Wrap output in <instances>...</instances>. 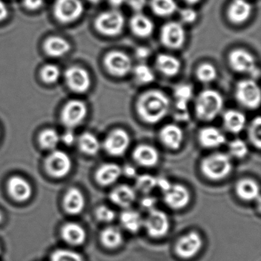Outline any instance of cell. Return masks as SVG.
Returning a JSON list of instances; mask_svg holds the SVG:
<instances>
[{"mask_svg": "<svg viewBox=\"0 0 261 261\" xmlns=\"http://www.w3.org/2000/svg\"><path fill=\"white\" fill-rule=\"evenodd\" d=\"M129 28L134 36L145 39L152 36L155 25L148 16L138 13H136L129 20Z\"/></svg>", "mask_w": 261, "mask_h": 261, "instance_id": "cell-25", "label": "cell"}, {"mask_svg": "<svg viewBox=\"0 0 261 261\" xmlns=\"http://www.w3.org/2000/svg\"><path fill=\"white\" fill-rule=\"evenodd\" d=\"M103 65L111 75L117 77H125L133 70L132 60L123 51H110L103 59Z\"/></svg>", "mask_w": 261, "mask_h": 261, "instance_id": "cell-7", "label": "cell"}, {"mask_svg": "<svg viewBox=\"0 0 261 261\" xmlns=\"http://www.w3.org/2000/svg\"><path fill=\"white\" fill-rule=\"evenodd\" d=\"M89 2H91V4H98V3H100L101 0H88Z\"/></svg>", "mask_w": 261, "mask_h": 261, "instance_id": "cell-56", "label": "cell"}, {"mask_svg": "<svg viewBox=\"0 0 261 261\" xmlns=\"http://www.w3.org/2000/svg\"><path fill=\"white\" fill-rule=\"evenodd\" d=\"M231 158L228 154L215 152L201 160V173L207 179L220 181L228 176L232 171Z\"/></svg>", "mask_w": 261, "mask_h": 261, "instance_id": "cell-3", "label": "cell"}, {"mask_svg": "<svg viewBox=\"0 0 261 261\" xmlns=\"http://www.w3.org/2000/svg\"><path fill=\"white\" fill-rule=\"evenodd\" d=\"M235 192L242 201H253L259 198V187L254 180L244 178L237 183Z\"/></svg>", "mask_w": 261, "mask_h": 261, "instance_id": "cell-28", "label": "cell"}, {"mask_svg": "<svg viewBox=\"0 0 261 261\" xmlns=\"http://www.w3.org/2000/svg\"><path fill=\"white\" fill-rule=\"evenodd\" d=\"M61 233L64 241L71 245H82L86 240V231L77 223H67L62 227Z\"/></svg>", "mask_w": 261, "mask_h": 261, "instance_id": "cell-29", "label": "cell"}, {"mask_svg": "<svg viewBox=\"0 0 261 261\" xmlns=\"http://www.w3.org/2000/svg\"><path fill=\"white\" fill-rule=\"evenodd\" d=\"M136 191H139L144 195H149L156 188V177L149 174L137 175L136 177Z\"/></svg>", "mask_w": 261, "mask_h": 261, "instance_id": "cell-37", "label": "cell"}, {"mask_svg": "<svg viewBox=\"0 0 261 261\" xmlns=\"http://www.w3.org/2000/svg\"><path fill=\"white\" fill-rule=\"evenodd\" d=\"M85 197L79 189L71 188L64 199V207L70 215H79L85 208Z\"/></svg>", "mask_w": 261, "mask_h": 261, "instance_id": "cell-30", "label": "cell"}, {"mask_svg": "<svg viewBox=\"0 0 261 261\" xmlns=\"http://www.w3.org/2000/svg\"><path fill=\"white\" fill-rule=\"evenodd\" d=\"M43 48L48 56L53 58H60L68 53L71 49V45L63 38L51 36L44 42Z\"/></svg>", "mask_w": 261, "mask_h": 261, "instance_id": "cell-31", "label": "cell"}, {"mask_svg": "<svg viewBox=\"0 0 261 261\" xmlns=\"http://www.w3.org/2000/svg\"><path fill=\"white\" fill-rule=\"evenodd\" d=\"M0 253H1V247H0Z\"/></svg>", "mask_w": 261, "mask_h": 261, "instance_id": "cell-58", "label": "cell"}, {"mask_svg": "<svg viewBox=\"0 0 261 261\" xmlns=\"http://www.w3.org/2000/svg\"><path fill=\"white\" fill-rule=\"evenodd\" d=\"M84 13V6L81 0H56L54 14L62 23H71L79 19Z\"/></svg>", "mask_w": 261, "mask_h": 261, "instance_id": "cell-10", "label": "cell"}, {"mask_svg": "<svg viewBox=\"0 0 261 261\" xmlns=\"http://www.w3.org/2000/svg\"><path fill=\"white\" fill-rule=\"evenodd\" d=\"M151 9L154 14L160 17H169L178 9L175 0H152Z\"/></svg>", "mask_w": 261, "mask_h": 261, "instance_id": "cell-35", "label": "cell"}, {"mask_svg": "<svg viewBox=\"0 0 261 261\" xmlns=\"http://www.w3.org/2000/svg\"><path fill=\"white\" fill-rule=\"evenodd\" d=\"M61 140L67 146H72L76 141V137L74 133L71 130L67 131L61 137Z\"/></svg>", "mask_w": 261, "mask_h": 261, "instance_id": "cell-49", "label": "cell"}, {"mask_svg": "<svg viewBox=\"0 0 261 261\" xmlns=\"http://www.w3.org/2000/svg\"><path fill=\"white\" fill-rule=\"evenodd\" d=\"M133 72L134 79L140 85H149L155 80L153 71L145 64H140L134 67Z\"/></svg>", "mask_w": 261, "mask_h": 261, "instance_id": "cell-39", "label": "cell"}, {"mask_svg": "<svg viewBox=\"0 0 261 261\" xmlns=\"http://www.w3.org/2000/svg\"><path fill=\"white\" fill-rule=\"evenodd\" d=\"M143 227L150 238H162L169 232L170 221L166 213L155 208L148 212L147 217L143 220Z\"/></svg>", "mask_w": 261, "mask_h": 261, "instance_id": "cell-6", "label": "cell"}, {"mask_svg": "<svg viewBox=\"0 0 261 261\" xmlns=\"http://www.w3.org/2000/svg\"><path fill=\"white\" fill-rule=\"evenodd\" d=\"M96 218L105 224L113 222L116 218V213L112 208L106 205H100L95 211Z\"/></svg>", "mask_w": 261, "mask_h": 261, "instance_id": "cell-44", "label": "cell"}, {"mask_svg": "<svg viewBox=\"0 0 261 261\" xmlns=\"http://www.w3.org/2000/svg\"><path fill=\"white\" fill-rule=\"evenodd\" d=\"M7 187L12 198L18 201H27L33 194L30 183L20 176L12 177L9 180Z\"/></svg>", "mask_w": 261, "mask_h": 261, "instance_id": "cell-24", "label": "cell"}, {"mask_svg": "<svg viewBox=\"0 0 261 261\" xmlns=\"http://www.w3.org/2000/svg\"><path fill=\"white\" fill-rule=\"evenodd\" d=\"M218 77V70L215 65L210 63H203L196 70V77L203 84L213 82Z\"/></svg>", "mask_w": 261, "mask_h": 261, "instance_id": "cell-38", "label": "cell"}, {"mask_svg": "<svg viewBox=\"0 0 261 261\" xmlns=\"http://www.w3.org/2000/svg\"><path fill=\"white\" fill-rule=\"evenodd\" d=\"M183 139L182 129L175 123H169L160 129V141L165 147L171 150H178L182 144Z\"/></svg>", "mask_w": 261, "mask_h": 261, "instance_id": "cell-18", "label": "cell"}, {"mask_svg": "<svg viewBox=\"0 0 261 261\" xmlns=\"http://www.w3.org/2000/svg\"><path fill=\"white\" fill-rule=\"evenodd\" d=\"M124 16L118 10H110L100 13L94 22L96 30L103 36L115 37L123 32L125 27Z\"/></svg>", "mask_w": 261, "mask_h": 261, "instance_id": "cell-5", "label": "cell"}, {"mask_svg": "<svg viewBox=\"0 0 261 261\" xmlns=\"http://www.w3.org/2000/svg\"><path fill=\"white\" fill-rule=\"evenodd\" d=\"M44 0H24V6L27 10L35 11L43 6Z\"/></svg>", "mask_w": 261, "mask_h": 261, "instance_id": "cell-48", "label": "cell"}, {"mask_svg": "<svg viewBox=\"0 0 261 261\" xmlns=\"http://www.w3.org/2000/svg\"><path fill=\"white\" fill-rule=\"evenodd\" d=\"M133 159L142 167L152 168L158 164L160 153L154 146L141 144L134 149Z\"/></svg>", "mask_w": 261, "mask_h": 261, "instance_id": "cell-20", "label": "cell"}, {"mask_svg": "<svg viewBox=\"0 0 261 261\" xmlns=\"http://www.w3.org/2000/svg\"><path fill=\"white\" fill-rule=\"evenodd\" d=\"M122 175L129 178H136L137 176V169L130 165H126L122 168Z\"/></svg>", "mask_w": 261, "mask_h": 261, "instance_id": "cell-51", "label": "cell"}, {"mask_svg": "<svg viewBox=\"0 0 261 261\" xmlns=\"http://www.w3.org/2000/svg\"><path fill=\"white\" fill-rule=\"evenodd\" d=\"M249 140L250 143L256 149L261 147V119L259 117H255L250 126L248 132Z\"/></svg>", "mask_w": 261, "mask_h": 261, "instance_id": "cell-40", "label": "cell"}, {"mask_svg": "<svg viewBox=\"0 0 261 261\" xmlns=\"http://www.w3.org/2000/svg\"><path fill=\"white\" fill-rule=\"evenodd\" d=\"M51 261H84L82 255L73 250L59 249L53 252Z\"/></svg>", "mask_w": 261, "mask_h": 261, "instance_id": "cell-43", "label": "cell"}, {"mask_svg": "<svg viewBox=\"0 0 261 261\" xmlns=\"http://www.w3.org/2000/svg\"><path fill=\"white\" fill-rule=\"evenodd\" d=\"M136 56L140 59H146L149 57L150 51L146 47H138L135 51Z\"/></svg>", "mask_w": 261, "mask_h": 261, "instance_id": "cell-52", "label": "cell"}, {"mask_svg": "<svg viewBox=\"0 0 261 261\" xmlns=\"http://www.w3.org/2000/svg\"><path fill=\"white\" fill-rule=\"evenodd\" d=\"M9 16V10L7 6L3 0H0V22L6 20Z\"/></svg>", "mask_w": 261, "mask_h": 261, "instance_id": "cell-53", "label": "cell"}, {"mask_svg": "<svg viewBox=\"0 0 261 261\" xmlns=\"http://www.w3.org/2000/svg\"><path fill=\"white\" fill-rule=\"evenodd\" d=\"M88 107L85 102L79 100L68 101L61 113L62 123L69 129L79 126L88 115Z\"/></svg>", "mask_w": 261, "mask_h": 261, "instance_id": "cell-11", "label": "cell"}, {"mask_svg": "<svg viewBox=\"0 0 261 261\" xmlns=\"http://www.w3.org/2000/svg\"><path fill=\"white\" fill-rule=\"evenodd\" d=\"M109 2L114 8H119L126 4V0H109Z\"/></svg>", "mask_w": 261, "mask_h": 261, "instance_id": "cell-54", "label": "cell"}, {"mask_svg": "<svg viewBox=\"0 0 261 261\" xmlns=\"http://www.w3.org/2000/svg\"><path fill=\"white\" fill-rule=\"evenodd\" d=\"M100 241L103 247L110 250H115L123 244V233L118 227L109 226L100 232Z\"/></svg>", "mask_w": 261, "mask_h": 261, "instance_id": "cell-33", "label": "cell"}, {"mask_svg": "<svg viewBox=\"0 0 261 261\" xmlns=\"http://www.w3.org/2000/svg\"><path fill=\"white\" fill-rule=\"evenodd\" d=\"M224 128L231 134L241 133L247 124V118L242 112L236 110H228L223 114Z\"/></svg>", "mask_w": 261, "mask_h": 261, "instance_id": "cell-27", "label": "cell"}, {"mask_svg": "<svg viewBox=\"0 0 261 261\" xmlns=\"http://www.w3.org/2000/svg\"><path fill=\"white\" fill-rule=\"evenodd\" d=\"M228 63L235 72L255 76L256 73L259 74V69L256 67V59L253 55L242 48L230 51L228 56Z\"/></svg>", "mask_w": 261, "mask_h": 261, "instance_id": "cell-8", "label": "cell"}, {"mask_svg": "<svg viewBox=\"0 0 261 261\" xmlns=\"http://www.w3.org/2000/svg\"><path fill=\"white\" fill-rule=\"evenodd\" d=\"M172 183L165 177H156V188L160 189L163 193L170 187Z\"/></svg>", "mask_w": 261, "mask_h": 261, "instance_id": "cell-50", "label": "cell"}, {"mask_svg": "<svg viewBox=\"0 0 261 261\" xmlns=\"http://www.w3.org/2000/svg\"><path fill=\"white\" fill-rule=\"evenodd\" d=\"M163 194L165 204L173 210L184 208L190 201V193L182 185L172 183L170 187Z\"/></svg>", "mask_w": 261, "mask_h": 261, "instance_id": "cell-16", "label": "cell"}, {"mask_svg": "<svg viewBox=\"0 0 261 261\" xmlns=\"http://www.w3.org/2000/svg\"><path fill=\"white\" fill-rule=\"evenodd\" d=\"M130 142V137L126 131L116 129L107 136L103 143V149L112 156H122L129 149Z\"/></svg>", "mask_w": 261, "mask_h": 261, "instance_id": "cell-12", "label": "cell"}, {"mask_svg": "<svg viewBox=\"0 0 261 261\" xmlns=\"http://www.w3.org/2000/svg\"><path fill=\"white\" fill-rule=\"evenodd\" d=\"M158 71L166 77H172L180 72L181 63L178 58L169 54H160L155 59Z\"/></svg>", "mask_w": 261, "mask_h": 261, "instance_id": "cell-26", "label": "cell"}, {"mask_svg": "<svg viewBox=\"0 0 261 261\" xmlns=\"http://www.w3.org/2000/svg\"><path fill=\"white\" fill-rule=\"evenodd\" d=\"M61 141V137L57 131L53 129H46L41 133L39 137V142L40 146L43 149L48 150H54L59 142Z\"/></svg>", "mask_w": 261, "mask_h": 261, "instance_id": "cell-36", "label": "cell"}, {"mask_svg": "<svg viewBox=\"0 0 261 261\" xmlns=\"http://www.w3.org/2000/svg\"><path fill=\"white\" fill-rule=\"evenodd\" d=\"M143 218L137 211L126 208L120 215L122 227L129 233H135L143 227Z\"/></svg>", "mask_w": 261, "mask_h": 261, "instance_id": "cell-32", "label": "cell"}, {"mask_svg": "<svg viewBox=\"0 0 261 261\" xmlns=\"http://www.w3.org/2000/svg\"><path fill=\"white\" fill-rule=\"evenodd\" d=\"M61 75V71L59 67L55 65H45L40 71V76L42 80L45 84H55L58 82Z\"/></svg>", "mask_w": 261, "mask_h": 261, "instance_id": "cell-42", "label": "cell"}, {"mask_svg": "<svg viewBox=\"0 0 261 261\" xmlns=\"http://www.w3.org/2000/svg\"><path fill=\"white\" fill-rule=\"evenodd\" d=\"M175 97V117L178 120H187L189 118L188 107L193 97V88L191 85L182 84L178 85L174 90Z\"/></svg>", "mask_w": 261, "mask_h": 261, "instance_id": "cell-17", "label": "cell"}, {"mask_svg": "<svg viewBox=\"0 0 261 261\" xmlns=\"http://www.w3.org/2000/svg\"><path fill=\"white\" fill-rule=\"evenodd\" d=\"M186 40V32L182 24L169 22L165 24L160 30V41L166 48L178 49L184 45Z\"/></svg>", "mask_w": 261, "mask_h": 261, "instance_id": "cell-9", "label": "cell"}, {"mask_svg": "<svg viewBox=\"0 0 261 261\" xmlns=\"http://www.w3.org/2000/svg\"><path fill=\"white\" fill-rule=\"evenodd\" d=\"M3 219H4V216H3V214L0 212V223L2 222Z\"/></svg>", "mask_w": 261, "mask_h": 261, "instance_id": "cell-57", "label": "cell"}, {"mask_svg": "<svg viewBox=\"0 0 261 261\" xmlns=\"http://www.w3.org/2000/svg\"><path fill=\"white\" fill-rule=\"evenodd\" d=\"M202 245L201 235L198 232L190 231L178 238L175 243V252L178 257L189 259L199 253Z\"/></svg>", "mask_w": 261, "mask_h": 261, "instance_id": "cell-13", "label": "cell"}, {"mask_svg": "<svg viewBox=\"0 0 261 261\" xmlns=\"http://www.w3.org/2000/svg\"><path fill=\"white\" fill-rule=\"evenodd\" d=\"M79 146L81 151L88 155H95L100 151L101 144L98 138L91 133L86 132L79 137Z\"/></svg>", "mask_w": 261, "mask_h": 261, "instance_id": "cell-34", "label": "cell"}, {"mask_svg": "<svg viewBox=\"0 0 261 261\" xmlns=\"http://www.w3.org/2000/svg\"><path fill=\"white\" fill-rule=\"evenodd\" d=\"M122 175V168L114 163H105L96 171L95 179L101 186H110L118 181Z\"/></svg>", "mask_w": 261, "mask_h": 261, "instance_id": "cell-23", "label": "cell"}, {"mask_svg": "<svg viewBox=\"0 0 261 261\" xmlns=\"http://www.w3.org/2000/svg\"><path fill=\"white\" fill-rule=\"evenodd\" d=\"M223 96L213 89H206L197 96L195 102V115L201 121L215 120L224 108Z\"/></svg>", "mask_w": 261, "mask_h": 261, "instance_id": "cell-2", "label": "cell"}, {"mask_svg": "<svg viewBox=\"0 0 261 261\" xmlns=\"http://www.w3.org/2000/svg\"><path fill=\"white\" fill-rule=\"evenodd\" d=\"M198 142L205 149H217L226 143L222 131L215 126H206L198 133Z\"/></svg>", "mask_w": 261, "mask_h": 261, "instance_id": "cell-21", "label": "cell"}, {"mask_svg": "<svg viewBox=\"0 0 261 261\" xmlns=\"http://www.w3.org/2000/svg\"><path fill=\"white\" fill-rule=\"evenodd\" d=\"M235 98L240 105L247 109L259 108L261 101V91L256 81L244 79L240 81L235 88Z\"/></svg>", "mask_w": 261, "mask_h": 261, "instance_id": "cell-4", "label": "cell"}, {"mask_svg": "<svg viewBox=\"0 0 261 261\" xmlns=\"http://www.w3.org/2000/svg\"><path fill=\"white\" fill-rule=\"evenodd\" d=\"M157 204V199L153 196L149 195H145L140 201V206L143 210L149 212L155 209Z\"/></svg>", "mask_w": 261, "mask_h": 261, "instance_id": "cell-46", "label": "cell"}, {"mask_svg": "<svg viewBox=\"0 0 261 261\" xmlns=\"http://www.w3.org/2000/svg\"><path fill=\"white\" fill-rule=\"evenodd\" d=\"M198 19V13L194 9L185 8L180 12V19L182 23L193 24Z\"/></svg>", "mask_w": 261, "mask_h": 261, "instance_id": "cell-45", "label": "cell"}, {"mask_svg": "<svg viewBox=\"0 0 261 261\" xmlns=\"http://www.w3.org/2000/svg\"><path fill=\"white\" fill-rule=\"evenodd\" d=\"M47 172L55 178L66 176L71 169V160L66 152L53 150L45 160Z\"/></svg>", "mask_w": 261, "mask_h": 261, "instance_id": "cell-14", "label": "cell"}, {"mask_svg": "<svg viewBox=\"0 0 261 261\" xmlns=\"http://www.w3.org/2000/svg\"><path fill=\"white\" fill-rule=\"evenodd\" d=\"M252 6L247 0H233L227 10V18L231 23L241 25L248 20Z\"/></svg>", "mask_w": 261, "mask_h": 261, "instance_id": "cell-22", "label": "cell"}, {"mask_svg": "<svg viewBox=\"0 0 261 261\" xmlns=\"http://www.w3.org/2000/svg\"><path fill=\"white\" fill-rule=\"evenodd\" d=\"M65 82L68 88L76 93L87 92L91 87V76L85 68L72 66L65 71Z\"/></svg>", "mask_w": 261, "mask_h": 261, "instance_id": "cell-15", "label": "cell"}, {"mask_svg": "<svg viewBox=\"0 0 261 261\" xmlns=\"http://www.w3.org/2000/svg\"><path fill=\"white\" fill-rule=\"evenodd\" d=\"M126 3L130 7L131 10L138 13H141L146 7L147 0H126Z\"/></svg>", "mask_w": 261, "mask_h": 261, "instance_id": "cell-47", "label": "cell"}, {"mask_svg": "<svg viewBox=\"0 0 261 261\" xmlns=\"http://www.w3.org/2000/svg\"><path fill=\"white\" fill-rule=\"evenodd\" d=\"M185 2L187 3L188 4L190 5H194V4H198L200 0H184Z\"/></svg>", "mask_w": 261, "mask_h": 261, "instance_id": "cell-55", "label": "cell"}, {"mask_svg": "<svg viewBox=\"0 0 261 261\" xmlns=\"http://www.w3.org/2000/svg\"><path fill=\"white\" fill-rule=\"evenodd\" d=\"M136 110L140 120L148 124L160 123L170 110V100L160 90H149L137 99Z\"/></svg>", "mask_w": 261, "mask_h": 261, "instance_id": "cell-1", "label": "cell"}, {"mask_svg": "<svg viewBox=\"0 0 261 261\" xmlns=\"http://www.w3.org/2000/svg\"><path fill=\"white\" fill-rule=\"evenodd\" d=\"M229 155L233 158H244L248 153V146L244 140L235 139L228 144Z\"/></svg>", "mask_w": 261, "mask_h": 261, "instance_id": "cell-41", "label": "cell"}, {"mask_svg": "<svg viewBox=\"0 0 261 261\" xmlns=\"http://www.w3.org/2000/svg\"><path fill=\"white\" fill-rule=\"evenodd\" d=\"M110 200L117 207L129 208L137 198V191L128 185L116 186L110 192Z\"/></svg>", "mask_w": 261, "mask_h": 261, "instance_id": "cell-19", "label": "cell"}]
</instances>
